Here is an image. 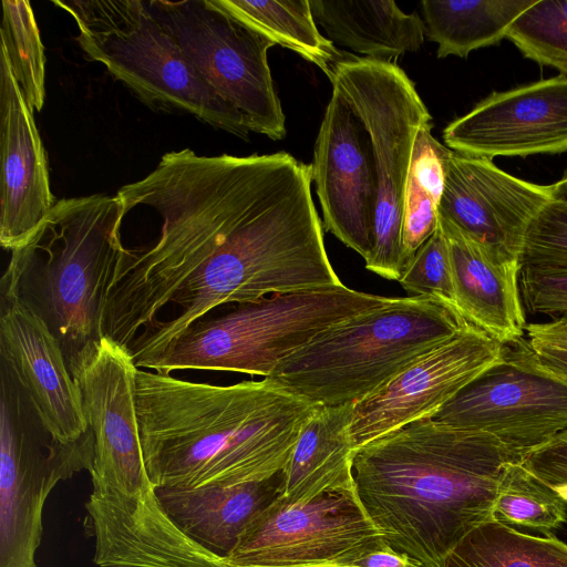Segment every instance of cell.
Instances as JSON below:
<instances>
[{"instance_id":"6da1fadb","label":"cell","mask_w":567,"mask_h":567,"mask_svg":"<svg viewBox=\"0 0 567 567\" xmlns=\"http://www.w3.org/2000/svg\"><path fill=\"white\" fill-rule=\"evenodd\" d=\"M312 167L286 152L245 157L166 153L117 195L162 217L150 246L125 248L103 336L146 368L195 321L229 303L330 286L334 270L312 195Z\"/></svg>"},{"instance_id":"7a4b0ae2","label":"cell","mask_w":567,"mask_h":567,"mask_svg":"<svg viewBox=\"0 0 567 567\" xmlns=\"http://www.w3.org/2000/svg\"><path fill=\"white\" fill-rule=\"evenodd\" d=\"M137 424L155 488L258 482L281 472L317 405L264 378L230 385L138 369Z\"/></svg>"},{"instance_id":"3957f363","label":"cell","mask_w":567,"mask_h":567,"mask_svg":"<svg viewBox=\"0 0 567 567\" xmlns=\"http://www.w3.org/2000/svg\"><path fill=\"white\" fill-rule=\"evenodd\" d=\"M509 462L519 461L493 435L424 419L358 450L353 477L391 547L423 567H445L453 549L491 519Z\"/></svg>"},{"instance_id":"277c9868","label":"cell","mask_w":567,"mask_h":567,"mask_svg":"<svg viewBox=\"0 0 567 567\" xmlns=\"http://www.w3.org/2000/svg\"><path fill=\"white\" fill-rule=\"evenodd\" d=\"M125 204L95 194L56 200L24 245L11 251L0 287L34 311L58 339L71 374L96 354L109 287L125 250Z\"/></svg>"},{"instance_id":"5b68a950","label":"cell","mask_w":567,"mask_h":567,"mask_svg":"<svg viewBox=\"0 0 567 567\" xmlns=\"http://www.w3.org/2000/svg\"><path fill=\"white\" fill-rule=\"evenodd\" d=\"M466 322L435 297L390 298L320 332L265 379L315 405L354 404Z\"/></svg>"},{"instance_id":"8992f818","label":"cell","mask_w":567,"mask_h":567,"mask_svg":"<svg viewBox=\"0 0 567 567\" xmlns=\"http://www.w3.org/2000/svg\"><path fill=\"white\" fill-rule=\"evenodd\" d=\"M389 299L341 285L236 303L192 323L146 368L163 374L213 370L267 378L320 332Z\"/></svg>"},{"instance_id":"52a82bcc","label":"cell","mask_w":567,"mask_h":567,"mask_svg":"<svg viewBox=\"0 0 567 567\" xmlns=\"http://www.w3.org/2000/svg\"><path fill=\"white\" fill-rule=\"evenodd\" d=\"M75 21L87 60L103 64L141 100L178 110L247 140L249 132L186 59L174 37L142 0L53 1Z\"/></svg>"},{"instance_id":"ba28073f","label":"cell","mask_w":567,"mask_h":567,"mask_svg":"<svg viewBox=\"0 0 567 567\" xmlns=\"http://www.w3.org/2000/svg\"><path fill=\"white\" fill-rule=\"evenodd\" d=\"M329 79L350 101L371 140L377 209L365 268L399 281L404 270L401 226L406 177L415 136L432 116L414 83L395 63L341 59Z\"/></svg>"},{"instance_id":"9c48e42d","label":"cell","mask_w":567,"mask_h":567,"mask_svg":"<svg viewBox=\"0 0 567 567\" xmlns=\"http://www.w3.org/2000/svg\"><path fill=\"white\" fill-rule=\"evenodd\" d=\"M0 567H38L44 503L60 482L94 462L91 430L64 443L49 432L10 367L1 360Z\"/></svg>"},{"instance_id":"30bf717a","label":"cell","mask_w":567,"mask_h":567,"mask_svg":"<svg viewBox=\"0 0 567 567\" xmlns=\"http://www.w3.org/2000/svg\"><path fill=\"white\" fill-rule=\"evenodd\" d=\"M148 2L186 59L247 131L282 140L286 118L268 64L275 42L219 0Z\"/></svg>"},{"instance_id":"8fae6325","label":"cell","mask_w":567,"mask_h":567,"mask_svg":"<svg viewBox=\"0 0 567 567\" xmlns=\"http://www.w3.org/2000/svg\"><path fill=\"white\" fill-rule=\"evenodd\" d=\"M432 419L488 433L522 462L567 430V379L545 367L523 338L504 344L502 358Z\"/></svg>"},{"instance_id":"7c38bea8","label":"cell","mask_w":567,"mask_h":567,"mask_svg":"<svg viewBox=\"0 0 567 567\" xmlns=\"http://www.w3.org/2000/svg\"><path fill=\"white\" fill-rule=\"evenodd\" d=\"M384 537L355 489L308 502L279 496L245 527L230 567H343Z\"/></svg>"},{"instance_id":"4fadbf2b","label":"cell","mask_w":567,"mask_h":567,"mask_svg":"<svg viewBox=\"0 0 567 567\" xmlns=\"http://www.w3.org/2000/svg\"><path fill=\"white\" fill-rule=\"evenodd\" d=\"M137 370L128 349L104 337L92 360L73 374L94 439L93 495L132 499L156 495L137 424Z\"/></svg>"},{"instance_id":"5bb4252c","label":"cell","mask_w":567,"mask_h":567,"mask_svg":"<svg viewBox=\"0 0 567 567\" xmlns=\"http://www.w3.org/2000/svg\"><path fill=\"white\" fill-rule=\"evenodd\" d=\"M499 343L466 322L367 398L353 404L355 452L415 421L432 419L463 388L503 354Z\"/></svg>"},{"instance_id":"9a60e30c","label":"cell","mask_w":567,"mask_h":567,"mask_svg":"<svg viewBox=\"0 0 567 567\" xmlns=\"http://www.w3.org/2000/svg\"><path fill=\"white\" fill-rule=\"evenodd\" d=\"M311 167L324 229L365 259L377 209L371 140L350 101L333 85Z\"/></svg>"},{"instance_id":"2e32d148","label":"cell","mask_w":567,"mask_h":567,"mask_svg":"<svg viewBox=\"0 0 567 567\" xmlns=\"http://www.w3.org/2000/svg\"><path fill=\"white\" fill-rule=\"evenodd\" d=\"M453 152L495 156L567 151V75L493 92L443 131Z\"/></svg>"},{"instance_id":"e0dca14e","label":"cell","mask_w":567,"mask_h":567,"mask_svg":"<svg viewBox=\"0 0 567 567\" xmlns=\"http://www.w3.org/2000/svg\"><path fill=\"white\" fill-rule=\"evenodd\" d=\"M549 200L550 185L515 177L492 159L453 152L439 216L495 255L519 260L528 226Z\"/></svg>"},{"instance_id":"ac0fdd59","label":"cell","mask_w":567,"mask_h":567,"mask_svg":"<svg viewBox=\"0 0 567 567\" xmlns=\"http://www.w3.org/2000/svg\"><path fill=\"white\" fill-rule=\"evenodd\" d=\"M0 354L56 440L71 443L89 431L79 388L58 339L44 321L0 287Z\"/></svg>"},{"instance_id":"d6986e66","label":"cell","mask_w":567,"mask_h":567,"mask_svg":"<svg viewBox=\"0 0 567 567\" xmlns=\"http://www.w3.org/2000/svg\"><path fill=\"white\" fill-rule=\"evenodd\" d=\"M0 244L21 247L47 218L56 199L33 111L0 47Z\"/></svg>"},{"instance_id":"ffe728a7","label":"cell","mask_w":567,"mask_h":567,"mask_svg":"<svg viewBox=\"0 0 567 567\" xmlns=\"http://www.w3.org/2000/svg\"><path fill=\"white\" fill-rule=\"evenodd\" d=\"M439 225L449 247L456 310L502 344L523 339L527 323L519 260L495 255L440 216Z\"/></svg>"},{"instance_id":"44dd1931","label":"cell","mask_w":567,"mask_h":567,"mask_svg":"<svg viewBox=\"0 0 567 567\" xmlns=\"http://www.w3.org/2000/svg\"><path fill=\"white\" fill-rule=\"evenodd\" d=\"M282 471L240 485L194 489L161 487L156 496L173 523L224 560L248 523L282 495Z\"/></svg>"},{"instance_id":"7402d4cb","label":"cell","mask_w":567,"mask_h":567,"mask_svg":"<svg viewBox=\"0 0 567 567\" xmlns=\"http://www.w3.org/2000/svg\"><path fill=\"white\" fill-rule=\"evenodd\" d=\"M352 409L353 404L315 408L282 470L281 497L308 502L324 494L355 489Z\"/></svg>"},{"instance_id":"603a6c76","label":"cell","mask_w":567,"mask_h":567,"mask_svg":"<svg viewBox=\"0 0 567 567\" xmlns=\"http://www.w3.org/2000/svg\"><path fill=\"white\" fill-rule=\"evenodd\" d=\"M315 21L333 44L363 58L394 63L417 51L425 37L416 12L405 13L392 0H309Z\"/></svg>"},{"instance_id":"cb8c5ba5","label":"cell","mask_w":567,"mask_h":567,"mask_svg":"<svg viewBox=\"0 0 567 567\" xmlns=\"http://www.w3.org/2000/svg\"><path fill=\"white\" fill-rule=\"evenodd\" d=\"M536 0H422L425 37L437 58H466L473 50L499 43L512 23Z\"/></svg>"},{"instance_id":"d4e9b609","label":"cell","mask_w":567,"mask_h":567,"mask_svg":"<svg viewBox=\"0 0 567 567\" xmlns=\"http://www.w3.org/2000/svg\"><path fill=\"white\" fill-rule=\"evenodd\" d=\"M452 154V150L432 135L431 122L420 127L403 197L401 246L404 270L439 227V205Z\"/></svg>"},{"instance_id":"484cf974","label":"cell","mask_w":567,"mask_h":567,"mask_svg":"<svg viewBox=\"0 0 567 567\" xmlns=\"http://www.w3.org/2000/svg\"><path fill=\"white\" fill-rule=\"evenodd\" d=\"M219 3L275 44L318 65L328 78L342 59L334 44L319 32L309 0H219Z\"/></svg>"},{"instance_id":"4316f807","label":"cell","mask_w":567,"mask_h":567,"mask_svg":"<svg viewBox=\"0 0 567 567\" xmlns=\"http://www.w3.org/2000/svg\"><path fill=\"white\" fill-rule=\"evenodd\" d=\"M445 567H567V544L489 519L453 549Z\"/></svg>"},{"instance_id":"83f0119b","label":"cell","mask_w":567,"mask_h":567,"mask_svg":"<svg viewBox=\"0 0 567 567\" xmlns=\"http://www.w3.org/2000/svg\"><path fill=\"white\" fill-rule=\"evenodd\" d=\"M491 519L505 526L549 532L567 520V502L520 462H509L499 480Z\"/></svg>"},{"instance_id":"f1b7e54d","label":"cell","mask_w":567,"mask_h":567,"mask_svg":"<svg viewBox=\"0 0 567 567\" xmlns=\"http://www.w3.org/2000/svg\"><path fill=\"white\" fill-rule=\"evenodd\" d=\"M2 10L0 47L29 106L40 112L45 97V55L33 10L22 0H3Z\"/></svg>"},{"instance_id":"f546056e","label":"cell","mask_w":567,"mask_h":567,"mask_svg":"<svg viewBox=\"0 0 567 567\" xmlns=\"http://www.w3.org/2000/svg\"><path fill=\"white\" fill-rule=\"evenodd\" d=\"M506 38L525 58L567 75V0H536L512 23Z\"/></svg>"},{"instance_id":"4dcf8cb0","label":"cell","mask_w":567,"mask_h":567,"mask_svg":"<svg viewBox=\"0 0 567 567\" xmlns=\"http://www.w3.org/2000/svg\"><path fill=\"white\" fill-rule=\"evenodd\" d=\"M520 270L567 272V204L549 200L528 226L519 257Z\"/></svg>"},{"instance_id":"1f68e13d","label":"cell","mask_w":567,"mask_h":567,"mask_svg":"<svg viewBox=\"0 0 567 567\" xmlns=\"http://www.w3.org/2000/svg\"><path fill=\"white\" fill-rule=\"evenodd\" d=\"M399 282L410 296L435 297L455 308L450 252L440 225L415 252Z\"/></svg>"},{"instance_id":"d6a6232c","label":"cell","mask_w":567,"mask_h":567,"mask_svg":"<svg viewBox=\"0 0 567 567\" xmlns=\"http://www.w3.org/2000/svg\"><path fill=\"white\" fill-rule=\"evenodd\" d=\"M519 289L524 306L551 321L567 322V272L543 274L520 270Z\"/></svg>"},{"instance_id":"836d02e7","label":"cell","mask_w":567,"mask_h":567,"mask_svg":"<svg viewBox=\"0 0 567 567\" xmlns=\"http://www.w3.org/2000/svg\"><path fill=\"white\" fill-rule=\"evenodd\" d=\"M522 464L567 502V430L525 455Z\"/></svg>"},{"instance_id":"e575fe53","label":"cell","mask_w":567,"mask_h":567,"mask_svg":"<svg viewBox=\"0 0 567 567\" xmlns=\"http://www.w3.org/2000/svg\"><path fill=\"white\" fill-rule=\"evenodd\" d=\"M343 567H423L409 555L391 547L383 538Z\"/></svg>"},{"instance_id":"d590c367","label":"cell","mask_w":567,"mask_h":567,"mask_svg":"<svg viewBox=\"0 0 567 567\" xmlns=\"http://www.w3.org/2000/svg\"><path fill=\"white\" fill-rule=\"evenodd\" d=\"M528 342L545 367L567 379V349L540 342Z\"/></svg>"},{"instance_id":"8d00e7d4","label":"cell","mask_w":567,"mask_h":567,"mask_svg":"<svg viewBox=\"0 0 567 567\" xmlns=\"http://www.w3.org/2000/svg\"><path fill=\"white\" fill-rule=\"evenodd\" d=\"M551 200L567 204V176L550 185Z\"/></svg>"},{"instance_id":"74e56055","label":"cell","mask_w":567,"mask_h":567,"mask_svg":"<svg viewBox=\"0 0 567 567\" xmlns=\"http://www.w3.org/2000/svg\"><path fill=\"white\" fill-rule=\"evenodd\" d=\"M337 567H339V566H337Z\"/></svg>"}]
</instances>
